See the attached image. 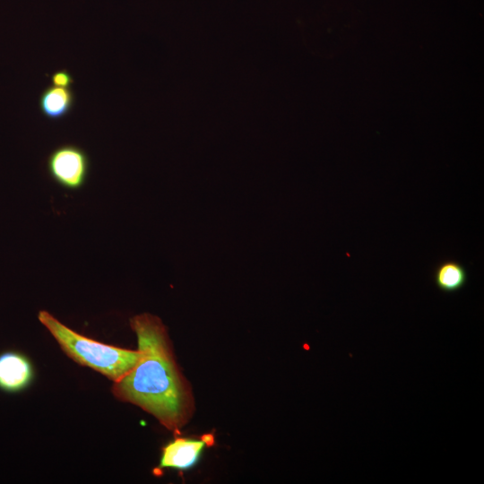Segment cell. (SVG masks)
<instances>
[{
  "mask_svg": "<svg viewBox=\"0 0 484 484\" xmlns=\"http://www.w3.org/2000/svg\"><path fill=\"white\" fill-rule=\"evenodd\" d=\"M142 358L111 392L121 402L139 406L169 430H177L189 415L188 388L175 363L167 329L151 314L130 319Z\"/></svg>",
  "mask_w": 484,
  "mask_h": 484,
  "instance_id": "obj_1",
  "label": "cell"
},
{
  "mask_svg": "<svg viewBox=\"0 0 484 484\" xmlns=\"http://www.w3.org/2000/svg\"><path fill=\"white\" fill-rule=\"evenodd\" d=\"M38 318L69 358L113 382L132 370L142 358L140 350H131L108 345L82 335L46 310L39 311Z\"/></svg>",
  "mask_w": 484,
  "mask_h": 484,
  "instance_id": "obj_2",
  "label": "cell"
},
{
  "mask_svg": "<svg viewBox=\"0 0 484 484\" xmlns=\"http://www.w3.org/2000/svg\"><path fill=\"white\" fill-rule=\"evenodd\" d=\"M52 180L66 190H79L87 181L90 158L81 147L66 143L54 149L47 159Z\"/></svg>",
  "mask_w": 484,
  "mask_h": 484,
  "instance_id": "obj_3",
  "label": "cell"
},
{
  "mask_svg": "<svg viewBox=\"0 0 484 484\" xmlns=\"http://www.w3.org/2000/svg\"><path fill=\"white\" fill-rule=\"evenodd\" d=\"M33 367L30 359L17 350L0 353V390L16 393L26 389L33 379Z\"/></svg>",
  "mask_w": 484,
  "mask_h": 484,
  "instance_id": "obj_4",
  "label": "cell"
},
{
  "mask_svg": "<svg viewBox=\"0 0 484 484\" xmlns=\"http://www.w3.org/2000/svg\"><path fill=\"white\" fill-rule=\"evenodd\" d=\"M212 436H206L202 440L191 438H176L162 448L160 467L187 469L194 465Z\"/></svg>",
  "mask_w": 484,
  "mask_h": 484,
  "instance_id": "obj_5",
  "label": "cell"
},
{
  "mask_svg": "<svg viewBox=\"0 0 484 484\" xmlns=\"http://www.w3.org/2000/svg\"><path fill=\"white\" fill-rule=\"evenodd\" d=\"M74 103L75 94L70 87L48 86L39 99L41 114L51 120H59L66 117Z\"/></svg>",
  "mask_w": 484,
  "mask_h": 484,
  "instance_id": "obj_6",
  "label": "cell"
},
{
  "mask_svg": "<svg viewBox=\"0 0 484 484\" xmlns=\"http://www.w3.org/2000/svg\"><path fill=\"white\" fill-rule=\"evenodd\" d=\"M433 280L440 291L453 293L462 290L466 285L468 272L459 262L445 260L435 267Z\"/></svg>",
  "mask_w": 484,
  "mask_h": 484,
  "instance_id": "obj_7",
  "label": "cell"
},
{
  "mask_svg": "<svg viewBox=\"0 0 484 484\" xmlns=\"http://www.w3.org/2000/svg\"><path fill=\"white\" fill-rule=\"evenodd\" d=\"M52 85L58 87H70L73 83V78L66 70L55 72L50 78Z\"/></svg>",
  "mask_w": 484,
  "mask_h": 484,
  "instance_id": "obj_8",
  "label": "cell"
}]
</instances>
